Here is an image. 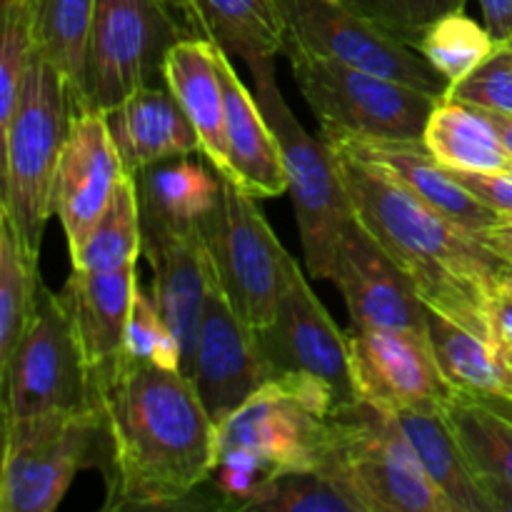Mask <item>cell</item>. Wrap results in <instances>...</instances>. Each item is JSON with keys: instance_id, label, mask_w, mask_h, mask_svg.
Listing matches in <instances>:
<instances>
[{"instance_id": "cell-1", "label": "cell", "mask_w": 512, "mask_h": 512, "mask_svg": "<svg viewBox=\"0 0 512 512\" xmlns=\"http://www.w3.org/2000/svg\"><path fill=\"white\" fill-rule=\"evenodd\" d=\"M103 510L195 508L215 470L218 423L180 370L120 355L88 370Z\"/></svg>"}, {"instance_id": "cell-2", "label": "cell", "mask_w": 512, "mask_h": 512, "mask_svg": "<svg viewBox=\"0 0 512 512\" xmlns=\"http://www.w3.org/2000/svg\"><path fill=\"white\" fill-rule=\"evenodd\" d=\"M330 148L355 218L413 280L425 305L495 345L490 303L503 260L478 233L435 210L385 168Z\"/></svg>"}, {"instance_id": "cell-3", "label": "cell", "mask_w": 512, "mask_h": 512, "mask_svg": "<svg viewBox=\"0 0 512 512\" xmlns=\"http://www.w3.org/2000/svg\"><path fill=\"white\" fill-rule=\"evenodd\" d=\"M333 390L310 375H275L218 423V458L208 485L215 508L250 510L270 478L320 470L330 445Z\"/></svg>"}, {"instance_id": "cell-4", "label": "cell", "mask_w": 512, "mask_h": 512, "mask_svg": "<svg viewBox=\"0 0 512 512\" xmlns=\"http://www.w3.org/2000/svg\"><path fill=\"white\" fill-rule=\"evenodd\" d=\"M73 115L75 100L65 75L35 53L13 113L0 123L5 148L0 213L8 215L20 243L35 258L53 215L55 173Z\"/></svg>"}, {"instance_id": "cell-5", "label": "cell", "mask_w": 512, "mask_h": 512, "mask_svg": "<svg viewBox=\"0 0 512 512\" xmlns=\"http://www.w3.org/2000/svg\"><path fill=\"white\" fill-rule=\"evenodd\" d=\"M318 473L335 480L360 512H455L398 420L363 400L335 408Z\"/></svg>"}, {"instance_id": "cell-6", "label": "cell", "mask_w": 512, "mask_h": 512, "mask_svg": "<svg viewBox=\"0 0 512 512\" xmlns=\"http://www.w3.org/2000/svg\"><path fill=\"white\" fill-rule=\"evenodd\" d=\"M293 78L323 133L370 140H423L433 95L385 75L285 45Z\"/></svg>"}, {"instance_id": "cell-7", "label": "cell", "mask_w": 512, "mask_h": 512, "mask_svg": "<svg viewBox=\"0 0 512 512\" xmlns=\"http://www.w3.org/2000/svg\"><path fill=\"white\" fill-rule=\"evenodd\" d=\"M250 75H253V93L260 110L268 118L280 145L288 193L298 215L305 268L313 278L330 280L340 235L355 218L335 163V153L325 140L323 143L315 140L295 118L293 108L283 98L275 80V63L255 65L250 68Z\"/></svg>"}, {"instance_id": "cell-8", "label": "cell", "mask_w": 512, "mask_h": 512, "mask_svg": "<svg viewBox=\"0 0 512 512\" xmlns=\"http://www.w3.org/2000/svg\"><path fill=\"white\" fill-rule=\"evenodd\" d=\"M220 178V200L200 233L213 275L235 313L263 330L273 323L290 283L295 258L280 245L253 195L228 175Z\"/></svg>"}, {"instance_id": "cell-9", "label": "cell", "mask_w": 512, "mask_h": 512, "mask_svg": "<svg viewBox=\"0 0 512 512\" xmlns=\"http://www.w3.org/2000/svg\"><path fill=\"white\" fill-rule=\"evenodd\" d=\"M165 0H95L75 110L108 113L135 90L165 83L168 50L185 38Z\"/></svg>"}, {"instance_id": "cell-10", "label": "cell", "mask_w": 512, "mask_h": 512, "mask_svg": "<svg viewBox=\"0 0 512 512\" xmlns=\"http://www.w3.org/2000/svg\"><path fill=\"white\" fill-rule=\"evenodd\" d=\"M95 410L3 418L0 510L53 512L75 475L98 465Z\"/></svg>"}, {"instance_id": "cell-11", "label": "cell", "mask_w": 512, "mask_h": 512, "mask_svg": "<svg viewBox=\"0 0 512 512\" xmlns=\"http://www.w3.org/2000/svg\"><path fill=\"white\" fill-rule=\"evenodd\" d=\"M3 418L88 408L90 375L60 293L40 285L38 305L10 358L0 363Z\"/></svg>"}, {"instance_id": "cell-12", "label": "cell", "mask_w": 512, "mask_h": 512, "mask_svg": "<svg viewBox=\"0 0 512 512\" xmlns=\"http://www.w3.org/2000/svg\"><path fill=\"white\" fill-rule=\"evenodd\" d=\"M288 43L443 100L450 83L415 50L353 8L348 0H278ZM285 43V45H288Z\"/></svg>"}, {"instance_id": "cell-13", "label": "cell", "mask_w": 512, "mask_h": 512, "mask_svg": "<svg viewBox=\"0 0 512 512\" xmlns=\"http://www.w3.org/2000/svg\"><path fill=\"white\" fill-rule=\"evenodd\" d=\"M258 335L273 375H310L323 380L340 405L360 403L350 335L340 333L298 263L273 323Z\"/></svg>"}, {"instance_id": "cell-14", "label": "cell", "mask_w": 512, "mask_h": 512, "mask_svg": "<svg viewBox=\"0 0 512 512\" xmlns=\"http://www.w3.org/2000/svg\"><path fill=\"white\" fill-rule=\"evenodd\" d=\"M350 348L358 398L385 413H438L458 395L440 370L428 333L353 330Z\"/></svg>"}, {"instance_id": "cell-15", "label": "cell", "mask_w": 512, "mask_h": 512, "mask_svg": "<svg viewBox=\"0 0 512 512\" xmlns=\"http://www.w3.org/2000/svg\"><path fill=\"white\" fill-rule=\"evenodd\" d=\"M273 378L258 330L235 313L213 275L190 373L210 418L223 423Z\"/></svg>"}, {"instance_id": "cell-16", "label": "cell", "mask_w": 512, "mask_h": 512, "mask_svg": "<svg viewBox=\"0 0 512 512\" xmlns=\"http://www.w3.org/2000/svg\"><path fill=\"white\" fill-rule=\"evenodd\" d=\"M330 280L343 293L353 330L428 333L430 308L418 288L358 218L350 220L340 235Z\"/></svg>"}, {"instance_id": "cell-17", "label": "cell", "mask_w": 512, "mask_h": 512, "mask_svg": "<svg viewBox=\"0 0 512 512\" xmlns=\"http://www.w3.org/2000/svg\"><path fill=\"white\" fill-rule=\"evenodd\" d=\"M125 175L105 115L75 110L53 188V215L60 218L70 253L80 248L108 210Z\"/></svg>"}, {"instance_id": "cell-18", "label": "cell", "mask_w": 512, "mask_h": 512, "mask_svg": "<svg viewBox=\"0 0 512 512\" xmlns=\"http://www.w3.org/2000/svg\"><path fill=\"white\" fill-rule=\"evenodd\" d=\"M143 258L153 270V303L178 340L180 370L190 378L200 320L213 283L203 233L145 235Z\"/></svg>"}, {"instance_id": "cell-19", "label": "cell", "mask_w": 512, "mask_h": 512, "mask_svg": "<svg viewBox=\"0 0 512 512\" xmlns=\"http://www.w3.org/2000/svg\"><path fill=\"white\" fill-rule=\"evenodd\" d=\"M325 143L338 145V148L350 150L370 163L388 170L395 180L413 190L418 198L433 205L443 215L453 218L463 228L473 233H485L500 223V215L490 210L488 205L480 203L428 148L423 140H370L353 138V135H335L323 133Z\"/></svg>"}, {"instance_id": "cell-20", "label": "cell", "mask_w": 512, "mask_h": 512, "mask_svg": "<svg viewBox=\"0 0 512 512\" xmlns=\"http://www.w3.org/2000/svg\"><path fill=\"white\" fill-rule=\"evenodd\" d=\"M103 115L128 175L163 160L203 153L198 130L165 83L135 90Z\"/></svg>"}, {"instance_id": "cell-21", "label": "cell", "mask_w": 512, "mask_h": 512, "mask_svg": "<svg viewBox=\"0 0 512 512\" xmlns=\"http://www.w3.org/2000/svg\"><path fill=\"white\" fill-rule=\"evenodd\" d=\"M220 80L225 90V138L233 180L253 198L270 200L288 193L280 145L260 110L258 98L235 73V65L225 50L218 48Z\"/></svg>"}, {"instance_id": "cell-22", "label": "cell", "mask_w": 512, "mask_h": 512, "mask_svg": "<svg viewBox=\"0 0 512 512\" xmlns=\"http://www.w3.org/2000/svg\"><path fill=\"white\" fill-rule=\"evenodd\" d=\"M138 283V265L113 273H85L78 268L70 273L60 298L88 370L103 368L125 353V335Z\"/></svg>"}, {"instance_id": "cell-23", "label": "cell", "mask_w": 512, "mask_h": 512, "mask_svg": "<svg viewBox=\"0 0 512 512\" xmlns=\"http://www.w3.org/2000/svg\"><path fill=\"white\" fill-rule=\"evenodd\" d=\"M163 78L198 130L205 160L218 175L233 178L225 138V90L220 80L218 45L203 35H185L168 50Z\"/></svg>"}, {"instance_id": "cell-24", "label": "cell", "mask_w": 512, "mask_h": 512, "mask_svg": "<svg viewBox=\"0 0 512 512\" xmlns=\"http://www.w3.org/2000/svg\"><path fill=\"white\" fill-rule=\"evenodd\" d=\"M135 190L143 238L195 233L218 205L220 178L203 165L175 158L135 173Z\"/></svg>"}, {"instance_id": "cell-25", "label": "cell", "mask_w": 512, "mask_h": 512, "mask_svg": "<svg viewBox=\"0 0 512 512\" xmlns=\"http://www.w3.org/2000/svg\"><path fill=\"white\" fill-rule=\"evenodd\" d=\"M190 25L230 58L255 68L285 53L288 33L278 0H195Z\"/></svg>"}, {"instance_id": "cell-26", "label": "cell", "mask_w": 512, "mask_h": 512, "mask_svg": "<svg viewBox=\"0 0 512 512\" xmlns=\"http://www.w3.org/2000/svg\"><path fill=\"white\" fill-rule=\"evenodd\" d=\"M423 143L448 170L510 173L512 158L483 108L443 98L430 113Z\"/></svg>"}, {"instance_id": "cell-27", "label": "cell", "mask_w": 512, "mask_h": 512, "mask_svg": "<svg viewBox=\"0 0 512 512\" xmlns=\"http://www.w3.org/2000/svg\"><path fill=\"white\" fill-rule=\"evenodd\" d=\"M390 415L398 420L413 450L418 453L420 463L425 465L435 485L443 490L445 498L453 503L455 512H493L483 488H480L478 475H475L470 460L465 458L443 410L438 413L400 410V413Z\"/></svg>"}, {"instance_id": "cell-28", "label": "cell", "mask_w": 512, "mask_h": 512, "mask_svg": "<svg viewBox=\"0 0 512 512\" xmlns=\"http://www.w3.org/2000/svg\"><path fill=\"white\" fill-rule=\"evenodd\" d=\"M428 338L440 370L458 393L512 398V365L503 350L435 310H428Z\"/></svg>"}, {"instance_id": "cell-29", "label": "cell", "mask_w": 512, "mask_h": 512, "mask_svg": "<svg viewBox=\"0 0 512 512\" xmlns=\"http://www.w3.org/2000/svg\"><path fill=\"white\" fill-rule=\"evenodd\" d=\"M140 255H143V233H140L138 190H135V175H125L108 210L100 215L80 248L70 253V263L85 273H113L138 265Z\"/></svg>"}, {"instance_id": "cell-30", "label": "cell", "mask_w": 512, "mask_h": 512, "mask_svg": "<svg viewBox=\"0 0 512 512\" xmlns=\"http://www.w3.org/2000/svg\"><path fill=\"white\" fill-rule=\"evenodd\" d=\"M30 3H33L38 53L65 75L73 100L78 103L95 0H30Z\"/></svg>"}, {"instance_id": "cell-31", "label": "cell", "mask_w": 512, "mask_h": 512, "mask_svg": "<svg viewBox=\"0 0 512 512\" xmlns=\"http://www.w3.org/2000/svg\"><path fill=\"white\" fill-rule=\"evenodd\" d=\"M40 258H35L0 213V363L10 358L35 313L40 295Z\"/></svg>"}, {"instance_id": "cell-32", "label": "cell", "mask_w": 512, "mask_h": 512, "mask_svg": "<svg viewBox=\"0 0 512 512\" xmlns=\"http://www.w3.org/2000/svg\"><path fill=\"white\" fill-rule=\"evenodd\" d=\"M465 458L475 475H498L512 483V423L480 403L473 395L458 393L443 408Z\"/></svg>"}, {"instance_id": "cell-33", "label": "cell", "mask_w": 512, "mask_h": 512, "mask_svg": "<svg viewBox=\"0 0 512 512\" xmlns=\"http://www.w3.org/2000/svg\"><path fill=\"white\" fill-rule=\"evenodd\" d=\"M498 48L488 28L475 23L463 10L440 18L418 43L420 55L448 80L450 85L468 78Z\"/></svg>"}, {"instance_id": "cell-34", "label": "cell", "mask_w": 512, "mask_h": 512, "mask_svg": "<svg viewBox=\"0 0 512 512\" xmlns=\"http://www.w3.org/2000/svg\"><path fill=\"white\" fill-rule=\"evenodd\" d=\"M38 53L30 0H3L0 5V123L18 103L30 65Z\"/></svg>"}, {"instance_id": "cell-35", "label": "cell", "mask_w": 512, "mask_h": 512, "mask_svg": "<svg viewBox=\"0 0 512 512\" xmlns=\"http://www.w3.org/2000/svg\"><path fill=\"white\" fill-rule=\"evenodd\" d=\"M250 510L265 512H360L335 480L318 470H293L270 478Z\"/></svg>"}, {"instance_id": "cell-36", "label": "cell", "mask_w": 512, "mask_h": 512, "mask_svg": "<svg viewBox=\"0 0 512 512\" xmlns=\"http://www.w3.org/2000/svg\"><path fill=\"white\" fill-rule=\"evenodd\" d=\"M348 3L375 25L418 50L423 35L445 15L465 10L468 0H348Z\"/></svg>"}, {"instance_id": "cell-37", "label": "cell", "mask_w": 512, "mask_h": 512, "mask_svg": "<svg viewBox=\"0 0 512 512\" xmlns=\"http://www.w3.org/2000/svg\"><path fill=\"white\" fill-rule=\"evenodd\" d=\"M125 355L145 363H155L160 368L180 370V348L175 335L170 333L168 323L158 313L153 303V295L143 290L138 283L130 310L128 335H125ZM183 373V370H180Z\"/></svg>"}, {"instance_id": "cell-38", "label": "cell", "mask_w": 512, "mask_h": 512, "mask_svg": "<svg viewBox=\"0 0 512 512\" xmlns=\"http://www.w3.org/2000/svg\"><path fill=\"white\" fill-rule=\"evenodd\" d=\"M445 98L512 115V55L508 48L498 43L495 53L483 65H478L460 83L450 85Z\"/></svg>"}, {"instance_id": "cell-39", "label": "cell", "mask_w": 512, "mask_h": 512, "mask_svg": "<svg viewBox=\"0 0 512 512\" xmlns=\"http://www.w3.org/2000/svg\"><path fill=\"white\" fill-rule=\"evenodd\" d=\"M480 203L488 205L500 218H512V175L510 173H465L450 170Z\"/></svg>"}, {"instance_id": "cell-40", "label": "cell", "mask_w": 512, "mask_h": 512, "mask_svg": "<svg viewBox=\"0 0 512 512\" xmlns=\"http://www.w3.org/2000/svg\"><path fill=\"white\" fill-rule=\"evenodd\" d=\"M490 330L500 350L512 348V293L498 288L493 303H490Z\"/></svg>"}, {"instance_id": "cell-41", "label": "cell", "mask_w": 512, "mask_h": 512, "mask_svg": "<svg viewBox=\"0 0 512 512\" xmlns=\"http://www.w3.org/2000/svg\"><path fill=\"white\" fill-rule=\"evenodd\" d=\"M485 28L495 40H505L512 35V0H480Z\"/></svg>"}, {"instance_id": "cell-42", "label": "cell", "mask_w": 512, "mask_h": 512, "mask_svg": "<svg viewBox=\"0 0 512 512\" xmlns=\"http://www.w3.org/2000/svg\"><path fill=\"white\" fill-rule=\"evenodd\" d=\"M478 483L483 488L493 512H512V483L498 478V475H478Z\"/></svg>"}, {"instance_id": "cell-43", "label": "cell", "mask_w": 512, "mask_h": 512, "mask_svg": "<svg viewBox=\"0 0 512 512\" xmlns=\"http://www.w3.org/2000/svg\"><path fill=\"white\" fill-rule=\"evenodd\" d=\"M480 240L498 255L503 263H512V218H500L493 228L480 233Z\"/></svg>"}, {"instance_id": "cell-44", "label": "cell", "mask_w": 512, "mask_h": 512, "mask_svg": "<svg viewBox=\"0 0 512 512\" xmlns=\"http://www.w3.org/2000/svg\"><path fill=\"white\" fill-rule=\"evenodd\" d=\"M485 115H488L490 123L495 125V130H498L500 140H503L505 148H508V153H510V158H512V115L493 113V110H485Z\"/></svg>"}, {"instance_id": "cell-45", "label": "cell", "mask_w": 512, "mask_h": 512, "mask_svg": "<svg viewBox=\"0 0 512 512\" xmlns=\"http://www.w3.org/2000/svg\"><path fill=\"white\" fill-rule=\"evenodd\" d=\"M473 398H478L480 403H485L490 410H495V413L512 423V398H508V395H473Z\"/></svg>"}, {"instance_id": "cell-46", "label": "cell", "mask_w": 512, "mask_h": 512, "mask_svg": "<svg viewBox=\"0 0 512 512\" xmlns=\"http://www.w3.org/2000/svg\"><path fill=\"white\" fill-rule=\"evenodd\" d=\"M165 3H168L173 10H180L185 18H190L195 10V0H165Z\"/></svg>"}, {"instance_id": "cell-47", "label": "cell", "mask_w": 512, "mask_h": 512, "mask_svg": "<svg viewBox=\"0 0 512 512\" xmlns=\"http://www.w3.org/2000/svg\"><path fill=\"white\" fill-rule=\"evenodd\" d=\"M498 288H505L512 293V263H503V268H500Z\"/></svg>"}, {"instance_id": "cell-48", "label": "cell", "mask_w": 512, "mask_h": 512, "mask_svg": "<svg viewBox=\"0 0 512 512\" xmlns=\"http://www.w3.org/2000/svg\"><path fill=\"white\" fill-rule=\"evenodd\" d=\"M500 43H503L505 45V48H508V53L512 55V35H510V38H505V40H500Z\"/></svg>"}, {"instance_id": "cell-49", "label": "cell", "mask_w": 512, "mask_h": 512, "mask_svg": "<svg viewBox=\"0 0 512 512\" xmlns=\"http://www.w3.org/2000/svg\"><path fill=\"white\" fill-rule=\"evenodd\" d=\"M503 353H505V358H508V363L512 365V348L510 350H503Z\"/></svg>"}, {"instance_id": "cell-50", "label": "cell", "mask_w": 512, "mask_h": 512, "mask_svg": "<svg viewBox=\"0 0 512 512\" xmlns=\"http://www.w3.org/2000/svg\"><path fill=\"white\" fill-rule=\"evenodd\" d=\"M510 175H512V168H510Z\"/></svg>"}]
</instances>
